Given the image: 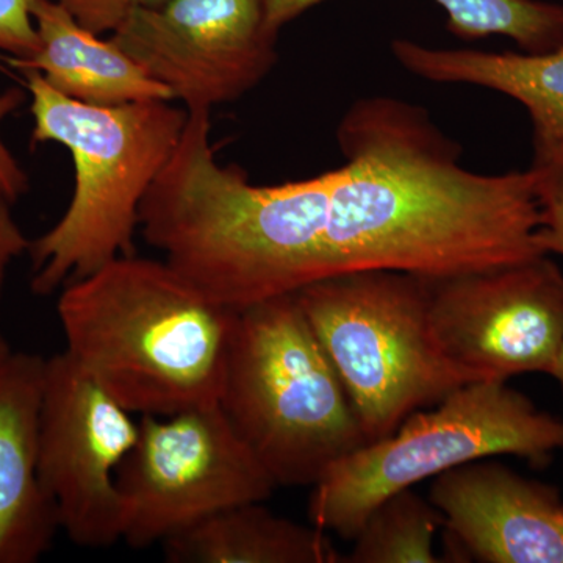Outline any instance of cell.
I'll return each mask as SVG.
<instances>
[{
  "mask_svg": "<svg viewBox=\"0 0 563 563\" xmlns=\"http://www.w3.org/2000/svg\"><path fill=\"white\" fill-rule=\"evenodd\" d=\"M36 0H0V51L11 57H29L38 49L32 9Z\"/></svg>",
  "mask_w": 563,
  "mask_h": 563,
  "instance_id": "19",
  "label": "cell"
},
{
  "mask_svg": "<svg viewBox=\"0 0 563 563\" xmlns=\"http://www.w3.org/2000/svg\"><path fill=\"white\" fill-rule=\"evenodd\" d=\"M13 199L0 188V298L5 290L7 279L13 263L27 254L32 240L25 236L13 213ZM13 352L9 339L0 324V362Z\"/></svg>",
  "mask_w": 563,
  "mask_h": 563,
  "instance_id": "20",
  "label": "cell"
},
{
  "mask_svg": "<svg viewBox=\"0 0 563 563\" xmlns=\"http://www.w3.org/2000/svg\"><path fill=\"white\" fill-rule=\"evenodd\" d=\"M88 31L103 35L113 32L120 22L140 7L158 5L166 0H60Z\"/></svg>",
  "mask_w": 563,
  "mask_h": 563,
  "instance_id": "21",
  "label": "cell"
},
{
  "mask_svg": "<svg viewBox=\"0 0 563 563\" xmlns=\"http://www.w3.org/2000/svg\"><path fill=\"white\" fill-rule=\"evenodd\" d=\"M428 320L465 384L548 373L563 344V272L544 254L429 279Z\"/></svg>",
  "mask_w": 563,
  "mask_h": 563,
  "instance_id": "8",
  "label": "cell"
},
{
  "mask_svg": "<svg viewBox=\"0 0 563 563\" xmlns=\"http://www.w3.org/2000/svg\"><path fill=\"white\" fill-rule=\"evenodd\" d=\"M117 487L122 542L144 550L222 510L266 501L277 484L214 404L140 417L139 440L118 468Z\"/></svg>",
  "mask_w": 563,
  "mask_h": 563,
  "instance_id": "7",
  "label": "cell"
},
{
  "mask_svg": "<svg viewBox=\"0 0 563 563\" xmlns=\"http://www.w3.org/2000/svg\"><path fill=\"white\" fill-rule=\"evenodd\" d=\"M25 92L13 88L0 95V128L2 122L13 114L14 111L20 109L22 103L25 102ZM0 188L13 199L14 202L21 198L22 195L29 191V176L20 162L11 154L9 146L2 139L0 133Z\"/></svg>",
  "mask_w": 563,
  "mask_h": 563,
  "instance_id": "22",
  "label": "cell"
},
{
  "mask_svg": "<svg viewBox=\"0 0 563 563\" xmlns=\"http://www.w3.org/2000/svg\"><path fill=\"white\" fill-rule=\"evenodd\" d=\"M66 354L133 415L214 406L236 310L196 290L165 261L121 255L63 287Z\"/></svg>",
  "mask_w": 563,
  "mask_h": 563,
  "instance_id": "2",
  "label": "cell"
},
{
  "mask_svg": "<svg viewBox=\"0 0 563 563\" xmlns=\"http://www.w3.org/2000/svg\"><path fill=\"white\" fill-rule=\"evenodd\" d=\"M551 377L559 384L561 387L562 399H563V344L561 350H559L558 355H555L553 365L550 366L548 373Z\"/></svg>",
  "mask_w": 563,
  "mask_h": 563,
  "instance_id": "23",
  "label": "cell"
},
{
  "mask_svg": "<svg viewBox=\"0 0 563 563\" xmlns=\"http://www.w3.org/2000/svg\"><path fill=\"white\" fill-rule=\"evenodd\" d=\"M336 141L340 168L263 187L236 174L218 192L211 251L233 302L251 306L343 274L440 279L544 255L531 172H470L461 146L422 107L362 99Z\"/></svg>",
  "mask_w": 563,
  "mask_h": 563,
  "instance_id": "1",
  "label": "cell"
},
{
  "mask_svg": "<svg viewBox=\"0 0 563 563\" xmlns=\"http://www.w3.org/2000/svg\"><path fill=\"white\" fill-rule=\"evenodd\" d=\"M325 0H265L269 31L280 29ZM442 7L448 29L463 40L507 36L528 54L563 43V5L544 0H432Z\"/></svg>",
  "mask_w": 563,
  "mask_h": 563,
  "instance_id": "16",
  "label": "cell"
},
{
  "mask_svg": "<svg viewBox=\"0 0 563 563\" xmlns=\"http://www.w3.org/2000/svg\"><path fill=\"white\" fill-rule=\"evenodd\" d=\"M172 563H343L328 532L240 504L162 543Z\"/></svg>",
  "mask_w": 563,
  "mask_h": 563,
  "instance_id": "15",
  "label": "cell"
},
{
  "mask_svg": "<svg viewBox=\"0 0 563 563\" xmlns=\"http://www.w3.org/2000/svg\"><path fill=\"white\" fill-rule=\"evenodd\" d=\"M139 433L140 420L65 351L46 358L40 481L60 531L77 547L101 550L121 542L124 510L117 472Z\"/></svg>",
  "mask_w": 563,
  "mask_h": 563,
  "instance_id": "9",
  "label": "cell"
},
{
  "mask_svg": "<svg viewBox=\"0 0 563 563\" xmlns=\"http://www.w3.org/2000/svg\"><path fill=\"white\" fill-rule=\"evenodd\" d=\"M295 296L366 442L385 439L417 410L466 385L433 342L426 277L374 269L313 282Z\"/></svg>",
  "mask_w": 563,
  "mask_h": 563,
  "instance_id": "6",
  "label": "cell"
},
{
  "mask_svg": "<svg viewBox=\"0 0 563 563\" xmlns=\"http://www.w3.org/2000/svg\"><path fill=\"white\" fill-rule=\"evenodd\" d=\"M563 451V420L507 383L455 388L385 439L333 463L313 485V526L352 540L377 504L463 463L515 455L544 465Z\"/></svg>",
  "mask_w": 563,
  "mask_h": 563,
  "instance_id": "5",
  "label": "cell"
},
{
  "mask_svg": "<svg viewBox=\"0 0 563 563\" xmlns=\"http://www.w3.org/2000/svg\"><path fill=\"white\" fill-rule=\"evenodd\" d=\"M562 523H563V514H562Z\"/></svg>",
  "mask_w": 563,
  "mask_h": 563,
  "instance_id": "24",
  "label": "cell"
},
{
  "mask_svg": "<svg viewBox=\"0 0 563 563\" xmlns=\"http://www.w3.org/2000/svg\"><path fill=\"white\" fill-rule=\"evenodd\" d=\"M391 54L404 69L435 84L487 88L520 102L531 117L533 150L563 139V43L542 54L435 49L395 40Z\"/></svg>",
  "mask_w": 563,
  "mask_h": 563,
  "instance_id": "14",
  "label": "cell"
},
{
  "mask_svg": "<svg viewBox=\"0 0 563 563\" xmlns=\"http://www.w3.org/2000/svg\"><path fill=\"white\" fill-rule=\"evenodd\" d=\"M442 514L431 499L406 488L377 504L355 533L347 563H440L433 551Z\"/></svg>",
  "mask_w": 563,
  "mask_h": 563,
  "instance_id": "17",
  "label": "cell"
},
{
  "mask_svg": "<svg viewBox=\"0 0 563 563\" xmlns=\"http://www.w3.org/2000/svg\"><path fill=\"white\" fill-rule=\"evenodd\" d=\"M533 192L539 207L537 233L544 254L563 257V139L548 147L533 150Z\"/></svg>",
  "mask_w": 563,
  "mask_h": 563,
  "instance_id": "18",
  "label": "cell"
},
{
  "mask_svg": "<svg viewBox=\"0 0 563 563\" xmlns=\"http://www.w3.org/2000/svg\"><path fill=\"white\" fill-rule=\"evenodd\" d=\"M218 406L277 487H313L368 443L295 292L236 310Z\"/></svg>",
  "mask_w": 563,
  "mask_h": 563,
  "instance_id": "4",
  "label": "cell"
},
{
  "mask_svg": "<svg viewBox=\"0 0 563 563\" xmlns=\"http://www.w3.org/2000/svg\"><path fill=\"white\" fill-rule=\"evenodd\" d=\"M429 499L454 548L473 561L563 563V503L554 485L483 459L433 477Z\"/></svg>",
  "mask_w": 563,
  "mask_h": 563,
  "instance_id": "11",
  "label": "cell"
},
{
  "mask_svg": "<svg viewBox=\"0 0 563 563\" xmlns=\"http://www.w3.org/2000/svg\"><path fill=\"white\" fill-rule=\"evenodd\" d=\"M32 141L58 143L76 184L60 221L32 240V290L49 296L121 255L135 254L140 206L179 143L188 111L169 101L90 106L62 95L38 70H21Z\"/></svg>",
  "mask_w": 563,
  "mask_h": 563,
  "instance_id": "3",
  "label": "cell"
},
{
  "mask_svg": "<svg viewBox=\"0 0 563 563\" xmlns=\"http://www.w3.org/2000/svg\"><path fill=\"white\" fill-rule=\"evenodd\" d=\"M265 0H166L132 10L111 41L187 111L242 98L274 68Z\"/></svg>",
  "mask_w": 563,
  "mask_h": 563,
  "instance_id": "10",
  "label": "cell"
},
{
  "mask_svg": "<svg viewBox=\"0 0 563 563\" xmlns=\"http://www.w3.org/2000/svg\"><path fill=\"white\" fill-rule=\"evenodd\" d=\"M44 374L31 352L0 362V563L40 561L60 531L38 473Z\"/></svg>",
  "mask_w": 563,
  "mask_h": 563,
  "instance_id": "12",
  "label": "cell"
},
{
  "mask_svg": "<svg viewBox=\"0 0 563 563\" xmlns=\"http://www.w3.org/2000/svg\"><path fill=\"white\" fill-rule=\"evenodd\" d=\"M38 49L5 57L18 70H38L54 90L90 106L169 101L172 91L152 79L113 41H102L70 14L60 0H36L32 9Z\"/></svg>",
  "mask_w": 563,
  "mask_h": 563,
  "instance_id": "13",
  "label": "cell"
}]
</instances>
